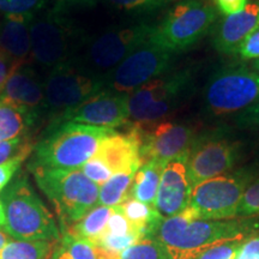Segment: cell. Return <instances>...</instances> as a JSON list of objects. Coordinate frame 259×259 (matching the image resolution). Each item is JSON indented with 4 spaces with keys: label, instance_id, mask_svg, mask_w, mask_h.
Masks as SVG:
<instances>
[{
    "label": "cell",
    "instance_id": "1",
    "mask_svg": "<svg viewBox=\"0 0 259 259\" xmlns=\"http://www.w3.org/2000/svg\"><path fill=\"white\" fill-rule=\"evenodd\" d=\"M169 259H197L213 245L242 239L240 223L231 220H202L192 206L166 218L155 235Z\"/></svg>",
    "mask_w": 259,
    "mask_h": 259
},
{
    "label": "cell",
    "instance_id": "2",
    "mask_svg": "<svg viewBox=\"0 0 259 259\" xmlns=\"http://www.w3.org/2000/svg\"><path fill=\"white\" fill-rule=\"evenodd\" d=\"M114 131L71 121L51 126L34 147L28 167L80 169L96 154L103 139Z\"/></svg>",
    "mask_w": 259,
    "mask_h": 259
},
{
    "label": "cell",
    "instance_id": "3",
    "mask_svg": "<svg viewBox=\"0 0 259 259\" xmlns=\"http://www.w3.org/2000/svg\"><path fill=\"white\" fill-rule=\"evenodd\" d=\"M6 233L16 240L59 241L61 232L25 174H19L0 193Z\"/></svg>",
    "mask_w": 259,
    "mask_h": 259
},
{
    "label": "cell",
    "instance_id": "4",
    "mask_svg": "<svg viewBox=\"0 0 259 259\" xmlns=\"http://www.w3.org/2000/svg\"><path fill=\"white\" fill-rule=\"evenodd\" d=\"M40 190L51 200L59 216L61 231L78 222L99 203L100 186L80 169L28 167Z\"/></svg>",
    "mask_w": 259,
    "mask_h": 259
},
{
    "label": "cell",
    "instance_id": "5",
    "mask_svg": "<svg viewBox=\"0 0 259 259\" xmlns=\"http://www.w3.org/2000/svg\"><path fill=\"white\" fill-rule=\"evenodd\" d=\"M191 84L190 70L168 72L145 83L128 95V122L147 130L163 121L183 102Z\"/></svg>",
    "mask_w": 259,
    "mask_h": 259
},
{
    "label": "cell",
    "instance_id": "6",
    "mask_svg": "<svg viewBox=\"0 0 259 259\" xmlns=\"http://www.w3.org/2000/svg\"><path fill=\"white\" fill-rule=\"evenodd\" d=\"M218 11L200 0H183L155 25L150 41L177 54L189 50L210 31Z\"/></svg>",
    "mask_w": 259,
    "mask_h": 259
},
{
    "label": "cell",
    "instance_id": "7",
    "mask_svg": "<svg viewBox=\"0 0 259 259\" xmlns=\"http://www.w3.org/2000/svg\"><path fill=\"white\" fill-rule=\"evenodd\" d=\"M77 36L76 25L63 6H54L32 19L30 57L42 69L51 71L73 60Z\"/></svg>",
    "mask_w": 259,
    "mask_h": 259
},
{
    "label": "cell",
    "instance_id": "8",
    "mask_svg": "<svg viewBox=\"0 0 259 259\" xmlns=\"http://www.w3.org/2000/svg\"><path fill=\"white\" fill-rule=\"evenodd\" d=\"M258 101L259 72L244 65L219 70L204 89V105L213 116L241 113Z\"/></svg>",
    "mask_w": 259,
    "mask_h": 259
},
{
    "label": "cell",
    "instance_id": "9",
    "mask_svg": "<svg viewBox=\"0 0 259 259\" xmlns=\"http://www.w3.org/2000/svg\"><path fill=\"white\" fill-rule=\"evenodd\" d=\"M155 25L138 23L106 30L87 45L83 64H74L93 76L105 73L118 66L125 58L149 41Z\"/></svg>",
    "mask_w": 259,
    "mask_h": 259
},
{
    "label": "cell",
    "instance_id": "10",
    "mask_svg": "<svg viewBox=\"0 0 259 259\" xmlns=\"http://www.w3.org/2000/svg\"><path fill=\"white\" fill-rule=\"evenodd\" d=\"M103 89L105 80L102 77L85 72L73 61L52 69L45 80L50 122L77 108Z\"/></svg>",
    "mask_w": 259,
    "mask_h": 259
},
{
    "label": "cell",
    "instance_id": "11",
    "mask_svg": "<svg viewBox=\"0 0 259 259\" xmlns=\"http://www.w3.org/2000/svg\"><path fill=\"white\" fill-rule=\"evenodd\" d=\"M251 180V174L246 170L211 178L191 189L189 205L202 220L235 219L242 194Z\"/></svg>",
    "mask_w": 259,
    "mask_h": 259
},
{
    "label": "cell",
    "instance_id": "12",
    "mask_svg": "<svg viewBox=\"0 0 259 259\" xmlns=\"http://www.w3.org/2000/svg\"><path fill=\"white\" fill-rule=\"evenodd\" d=\"M173 61L174 53L149 38L103 77L105 89L130 95L145 83L169 72Z\"/></svg>",
    "mask_w": 259,
    "mask_h": 259
},
{
    "label": "cell",
    "instance_id": "13",
    "mask_svg": "<svg viewBox=\"0 0 259 259\" xmlns=\"http://www.w3.org/2000/svg\"><path fill=\"white\" fill-rule=\"evenodd\" d=\"M240 147L220 131L194 137L187 158L191 189L203 181L228 173L239 160Z\"/></svg>",
    "mask_w": 259,
    "mask_h": 259
},
{
    "label": "cell",
    "instance_id": "14",
    "mask_svg": "<svg viewBox=\"0 0 259 259\" xmlns=\"http://www.w3.org/2000/svg\"><path fill=\"white\" fill-rule=\"evenodd\" d=\"M0 101L17 109L30 130L47 116L45 82L28 65L12 71L0 93Z\"/></svg>",
    "mask_w": 259,
    "mask_h": 259
},
{
    "label": "cell",
    "instance_id": "15",
    "mask_svg": "<svg viewBox=\"0 0 259 259\" xmlns=\"http://www.w3.org/2000/svg\"><path fill=\"white\" fill-rule=\"evenodd\" d=\"M143 130V128H142ZM196 130L183 122L163 120L142 132L141 161L157 162L166 166L170 161L189 153Z\"/></svg>",
    "mask_w": 259,
    "mask_h": 259
},
{
    "label": "cell",
    "instance_id": "16",
    "mask_svg": "<svg viewBox=\"0 0 259 259\" xmlns=\"http://www.w3.org/2000/svg\"><path fill=\"white\" fill-rule=\"evenodd\" d=\"M66 121L108 128L120 127L130 121L128 95L103 89L77 108L50 122L48 127Z\"/></svg>",
    "mask_w": 259,
    "mask_h": 259
},
{
    "label": "cell",
    "instance_id": "17",
    "mask_svg": "<svg viewBox=\"0 0 259 259\" xmlns=\"http://www.w3.org/2000/svg\"><path fill=\"white\" fill-rule=\"evenodd\" d=\"M189 153L167 163L162 171L155 209L164 219L177 215L189 206L191 185L187 178Z\"/></svg>",
    "mask_w": 259,
    "mask_h": 259
},
{
    "label": "cell",
    "instance_id": "18",
    "mask_svg": "<svg viewBox=\"0 0 259 259\" xmlns=\"http://www.w3.org/2000/svg\"><path fill=\"white\" fill-rule=\"evenodd\" d=\"M143 130L131 125L125 134L114 131L103 139L94 157L101 161L112 174L126 169H139Z\"/></svg>",
    "mask_w": 259,
    "mask_h": 259
},
{
    "label": "cell",
    "instance_id": "19",
    "mask_svg": "<svg viewBox=\"0 0 259 259\" xmlns=\"http://www.w3.org/2000/svg\"><path fill=\"white\" fill-rule=\"evenodd\" d=\"M36 15H2L0 18V52L15 69L27 63L31 56L30 27Z\"/></svg>",
    "mask_w": 259,
    "mask_h": 259
},
{
    "label": "cell",
    "instance_id": "20",
    "mask_svg": "<svg viewBox=\"0 0 259 259\" xmlns=\"http://www.w3.org/2000/svg\"><path fill=\"white\" fill-rule=\"evenodd\" d=\"M258 28L259 2L250 3L242 11L222 19L213 34L212 45L220 53L234 56L241 42Z\"/></svg>",
    "mask_w": 259,
    "mask_h": 259
},
{
    "label": "cell",
    "instance_id": "21",
    "mask_svg": "<svg viewBox=\"0 0 259 259\" xmlns=\"http://www.w3.org/2000/svg\"><path fill=\"white\" fill-rule=\"evenodd\" d=\"M125 216L142 236L145 238H155L164 218L155 209V206L147 205L139 200L127 197L124 202L114 206Z\"/></svg>",
    "mask_w": 259,
    "mask_h": 259
},
{
    "label": "cell",
    "instance_id": "22",
    "mask_svg": "<svg viewBox=\"0 0 259 259\" xmlns=\"http://www.w3.org/2000/svg\"><path fill=\"white\" fill-rule=\"evenodd\" d=\"M163 168V164L153 161L142 164L136 171L128 197L147 205L155 206Z\"/></svg>",
    "mask_w": 259,
    "mask_h": 259
},
{
    "label": "cell",
    "instance_id": "23",
    "mask_svg": "<svg viewBox=\"0 0 259 259\" xmlns=\"http://www.w3.org/2000/svg\"><path fill=\"white\" fill-rule=\"evenodd\" d=\"M113 212V208L105 205H96L88 213L83 216L78 222L69 227L63 232L79 236L94 245L105 232L108 220Z\"/></svg>",
    "mask_w": 259,
    "mask_h": 259
},
{
    "label": "cell",
    "instance_id": "24",
    "mask_svg": "<svg viewBox=\"0 0 259 259\" xmlns=\"http://www.w3.org/2000/svg\"><path fill=\"white\" fill-rule=\"evenodd\" d=\"M138 169H126L114 173L100 186L99 203L97 205H105L114 208L130 196L132 181Z\"/></svg>",
    "mask_w": 259,
    "mask_h": 259
},
{
    "label": "cell",
    "instance_id": "25",
    "mask_svg": "<svg viewBox=\"0 0 259 259\" xmlns=\"http://www.w3.org/2000/svg\"><path fill=\"white\" fill-rule=\"evenodd\" d=\"M57 242L11 240L0 248V259H51Z\"/></svg>",
    "mask_w": 259,
    "mask_h": 259
},
{
    "label": "cell",
    "instance_id": "26",
    "mask_svg": "<svg viewBox=\"0 0 259 259\" xmlns=\"http://www.w3.org/2000/svg\"><path fill=\"white\" fill-rule=\"evenodd\" d=\"M51 259H97L92 242L84 240L70 232H61L59 241L54 247Z\"/></svg>",
    "mask_w": 259,
    "mask_h": 259
},
{
    "label": "cell",
    "instance_id": "27",
    "mask_svg": "<svg viewBox=\"0 0 259 259\" xmlns=\"http://www.w3.org/2000/svg\"><path fill=\"white\" fill-rule=\"evenodd\" d=\"M30 127L14 107L0 101V142L27 137Z\"/></svg>",
    "mask_w": 259,
    "mask_h": 259
},
{
    "label": "cell",
    "instance_id": "28",
    "mask_svg": "<svg viewBox=\"0 0 259 259\" xmlns=\"http://www.w3.org/2000/svg\"><path fill=\"white\" fill-rule=\"evenodd\" d=\"M120 259H169V254L157 239L145 238L122 251Z\"/></svg>",
    "mask_w": 259,
    "mask_h": 259
},
{
    "label": "cell",
    "instance_id": "29",
    "mask_svg": "<svg viewBox=\"0 0 259 259\" xmlns=\"http://www.w3.org/2000/svg\"><path fill=\"white\" fill-rule=\"evenodd\" d=\"M47 0H0L2 15H36Z\"/></svg>",
    "mask_w": 259,
    "mask_h": 259
},
{
    "label": "cell",
    "instance_id": "30",
    "mask_svg": "<svg viewBox=\"0 0 259 259\" xmlns=\"http://www.w3.org/2000/svg\"><path fill=\"white\" fill-rule=\"evenodd\" d=\"M257 215H259V177L252 179L246 187L238 209V216L241 218Z\"/></svg>",
    "mask_w": 259,
    "mask_h": 259
},
{
    "label": "cell",
    "instance_id": "31",
    "mask_svg": "<svg viewBox=\"0 0 259 259\" xmlns=\"http://www.w3.org/2000/svg\"><path fill=\"white\" fill-rule=\"evenodd\" d=\"M116 9L130 12H151L163 8L173 0H108Z\"/></svg>",
    "mask_w": 259,
    "mask_h": 259
},
{
    "label": "cell",
    "instance_id": "32",
    "mask_svg": "<svg viewBox=\"0 0 259 259\" xmlns=\"http://www.w3.org/2000/svg\"><path fill=\"white\" fill-rule=\"evenodd\" d=\"M28 150H34V144L29 141L28 136L0 142V164Z\"/></svg>",
    "mask_w": 259,
    "mask_h": 259
},
{
    "label": "cell",
    "instance_id": "33",
    "mask_svg": "<svg viewBox=\"0 0 259 259\" xmlns=\"http://www.w3.org/2000/svg\"><path fill=\"white\" fill-rule=\"evenodd\" d=\"M241 242V239H235V240L213 245L208 250L202 252L197 259H234Z\"/></svg>",
    "mask_w": 259,
    "mask_h": 259
},
{
    "label": "cell",
    "instance_id": "34",
    "mask_svg": "<svg viewBox=\"0 0 259 259\" xmlns=\"http://www.w3.org/2000/svg\"><path fill=\"white\" fill-rule=\"evenodd\" d=\"M32 153V150L24 151L19 154L18 156L11 158L10 161H6L4 163L0 164V193L4 191L6 186L14 180V178L17 174V171L21 169L23 162L27 160L29 155Z\"/></svg>",
    "mask_w": 259,
    "mask_h": 259
},
{
    "label": "cell",
    "instance_id": "35",
    "mask_svg": "<svg viewBox=\"0 0 259 259\" xmlns=\"http://www.w3.org/2000/svg\"><path fill=\"white\" fill-rule=\"evenodd\" d=\"M103 233H106V234L115 235V236H125L130 234L139 235V233L136 231L134 227L131 226V223L126 220L125 216L122 215V213L116 208H113V212L111 218L108 220V223H107L106 229Z\"/></svg>",
    "mask_w": 259,
    "mask_h": 259
},
{
    "label": "cell",
    "instance_id": "36",
    "mask_svg": "<svg viewBox=\"0 0 259 259\" xmlns=\"http://www.w3.org/2000/svg\"><path fill=\"white\" fill-rule=\"evenodd\" d=\"M80 170L83 171L84 176L88 178V179H90L93 183H95L99 186L105 184L113 176L112 171L101 161H99L94 156L80 168Z\"/></svg>",
    "mask_w": 259,
    "mask_h": 259
},
{
    "label": "cell",
    "instance_id": "37",
    "mask_svg": "<svg viewBox=\"0 0 259 259\" xmlns=\"http://www.w3.org/2000/svg\"><path fill=\"white\" fill-rule=\"evenodd\" d=\"M234 56L242 60H259V28L241 42Z\"/></svg>",
    "mask_w": 259,
    "mask_h": 259
},
{
    "label": "cell",
    "instance_id": "38",
    "mask_svg": "<svg viewBox=\"0 0 259 259\" xmlns=\"http://www.w3.org/2000/svg\"><path fill=\"white\" fill-rule=\"evenodd\" d=\"M235 121L241 127H259V101L239 113Z\"/></svg>",
    "mask_w": 259,
    "mask_h": 259
},
{
    "label": "cell",
    "instance_id": "39",
    "mask_svg": "<svg viewBox=\"0 0 259 259\" xmlns=\"http://www.w3.org/2000/svg\"><path fill=\"white\" fill-rule=\"evenodd\" d=\"M234 259H259V236L242 241Z\"/></svg>",
    "mask_w": 259,
    "mask_h": 259
},
{
    "label": "cell",
    "instance_id": "40",
    "mask_svg": "<svg viewBox=\"0 0 259 259\" xmlns=\"http://www.w3.org/2000/svg\"><path fill=\"white\" fill-rule=\"evenodd\" d=\"M219 10L223 15L231 16L236 12H240L248 4L247 0H215Z\"/></svg>",
    "mask_w": 259,
    "mask_h": 259
},
{
    "label": "cell",
    "instance_id": "41",
    "mask_svg": "<svg viewBox=\"0 0 259 259\" xmlns=\"http://www.w3.org/2000/svg\"><path fill=\"white\" fill-rule=\"evenodd\" d=\"M14 70H15L14 65L10 63L8 58L0 52V93H2V90L4 89L6 80H8L9 76L11 74V72Z\"/></svg>",
    "mask_w": 259,
    "mask_h": 259
},
{
    "label": "cell",
    "instance_id": "42",
    "mask_svg": "<svg viewBox=\"0 0 259 259\" xmlns=\"http://www.w3.org/2000/svg\"><path fill=\"white\" fill-rule=\"evenodd\" d=\"M0 231H4L6 233V216L2 198H0Z\"/></svg>",
    "mask_w": 259,
    "mask_h": 259
},
{
    "label": "cell",
    "instance_id": "43",
    "mask_svg": "<svg viewBox=\"0 0 259 259\" xmlns=\"http://www.w3.org/2000/svg\"><path fill=\"white\" fill-rule=\"evenodd\" d=\"M11 240L12 238L8 234V233H5L4 231H0V248L4 247V246Z\"/></svg>",
    "mask_w": 259,
    "mask_h": 259
},
{
    "label": "cell",
    "instance_id": "44",
    "mask_svg": "<svg viewBox=\"0 0 259 259\" xmlns=\"http://www.w3.org/2000/svg\"><path fill=\"white\" fill-rule=\"evenodd\" d=\"M251 67H252V69H253V70L257 71V72H259V60L253 61V63L251 64Z\"/></svg>",
    "mask_w": 259,
    "mask_h": 259
},
{
    "label": "cell",
    "instance_id": "45",
    "mask_svg": "<svg viewBox=\"0 0 259 259\" xmlns=\"http://www.w3.org/2000/svg\"><path fill=\"white\" fill-rule=\"evenodd\" d=\"M61 2H72V3H84V2H90V0H61Z\"/></svg>",
    "mask_w": 259,
    "mask_h": 259
}]
</instances>
